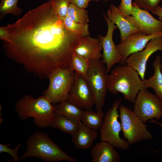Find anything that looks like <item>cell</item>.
I'll use <instances>...</instances> for the list:
<instances>
[{"label":"cell","instance_id":"cell-1","mask_svg":"<svg viewBox=\"0 0 162 162\" xmlns=\"http://www.w3.org/2000/svg\"><path fill=\"white\" fill-rule=\"evenodd\" d=\"M6 26V55L28 71L48 78L55 69L70 68L81 37L66 28L50 0Z\"/></svg>","mask_w":162,"mask_h":162},{"label":"cell","instance_id":"cell-2","mask_svg":"<svg viewBox=\"0 0 162 162\" xmlns=\"http://www.w3.org/2000/svg\"><path fill=\"white\" fill-rule=\"evenodd\" d=\"M146 89L138 73L126 64L116 66L108 75L107 90L114 95L121 93L125 100L133 103L139 92Z\"/></svg>","mask_w":162,"mask_h":162},{"label":"cell","instance_id":"cell-3","mask_svg":"<svg viewBox=\"0 0 162 162\" xmlns=\"http://www.w3.org/2000/svg\"><path fill=\"white\" fill-rule=\"evenodd\" d=\"M15 109L21 120L32 117L35 125L40 128L50 127L55 116L54 105L43 95L34 99L25 94L17 101Z\"/></svg>","mask_w":162,"mask_h":162},{"label":"cell","instance_id":"cell-4","mask_svg":"<svg viewBox=\"0 0 162 162\" xmlns=\"http://www.w3.org/2000/svg\"><path fill=\"white\" fill-rule=\"evenodd\" d=\"M26 149L20 157V160L36 157L45 162L77 161L67 154L49 137L47 134L43 131H37L31 135L26 141Z\"/></svg>","mask_w":162,"mask_h":162},{"label":"cell","instance_id":"cell-5","mask_svg":"<svg viewBox=\"0 0 162 162\" xmlns=\"http://www.w3.org/2000/svg\"><path fill=\"white\" fill-rule=\"evenodd\" d=\"M76 73L70 68H58L49 75V85L42 95L48 98L52 104H56L67 100L74 84Z\"/></svg>","mask_w":162,"mask_h":162},{"label":"cell","instance_id":"cell-6","mask_svg":"<svg viewBox=\"0 0 162 162\" xmlns=\"http://www.w3.org/2000/svg\"><path fill=\"white\" fill-rule=\"evenodd\" d=\"M122 101L121 99L115 100L111 108L104 115V121L100 129V138L101 140L107 142L114 147L118 149L127 150L130 148L127 141L120 136L122 130L118 109Z\"/></svg>","mask_w":162,"mask_h":162},{"label":"cell","instance_id":"cell-7","mask_svg":"<svg viewBox=\"0 0 162 162\" xmlns=\"http://www.w3.org/2000/svg\"><path fill=\"white\" fill-rule=\"evenodd\" d=\"M118 110L124 137L129 144L152 139V135L146 125L133 110L123 104L120 105Z\"/></svg>","mask_w":162,"mask_h":162},{"label":"cell","instance_id":"cell-8","mask_svg":"<svg viewBox=\"0 0 162 162\" xmlns=\"http://www.w3.org/2000/svg\"><path fill=\"white\" fill-rule=\"evenodd\" d=\"M108 75L101 59L90 61L87 81L92 93L97 111L102 110L107 90Z\"/></svg>","mask_w":162,"mask_h":162},{"label":"cell","instance_id":"cell-9","mask_svg":"<svg viewBox=\"0 0 162 162\" xmlns=\"http://www.w3.org/2000/svg\"><path fill=\"white\" fill-rule=\"evenodd\" d=\"M134 104L133 111L145 123L162 117V101L147 89L139 92Z\"/></svg>","mask_w":162,"mask_h":162},{"label":"cell","instance_id":"cell-10","mask_svg":"<svg viewBox=\"0 0 162 162\" xmlns=\"http://www.w3.org/2000/svg\"><path fill=\"white\" fill-rule=\"evenodd\" d=\"M103 16L107 26V33L105 36L99 35L98 38L103 51L102 60L106 65L107 74L115 64L121 63L123 59L113 40V32L117 27L105 14L103 15Z\"/></svg>","mask_w":162,"mask_h":162},{"label":"cell","instance_id":"cell-11","mask_svg":"<svg viewBox=\"0 0 162 162\" xmlns=\"http://www.w3.org/2000/svg\"><path fill=\"white\" fill-rule=\"evenodd\" d=\"M67 100L85 110H91L94 105V97L86 79L76 74L74 81Z\"/></svg>","mask_w":162,"mask_h":162},{"label":"cell","instance_id":"cell-12","mask_svg":"<svg viewBox=\"0 0 162 162\" xmlns=\"http://www.w3.org/2000/svg\"><path fill=\"white\" fill-rule=\"evenodd\" d=\"M158 51L162 52V36L154 38L147 44L145 49L131 54L125 61V64L136 70L142 80L145 78L146 64L150 56Z\"/></svg>","mask_w":162,"mask_h":162},{"label":"cell","instance_id":"cell-13","mask_svg":"<svg viewBox=\"0 0 162 162\" xmlns=\"http://www.w3.org/2000/svg\"><path fill=\"white\" fill-rule=\"evenodd\" d=\"M130 16L134 24L140 31L147 35L162 32V21L154 17L148 11L138 7L134 2Z\"/></svg>","mask_w":162,"mask_h":162},{"label":"cell","instance_id":"cell-14","mask_svg":"<svg viewBox=\"0 0 162 162\" xmlns=\"http://www.w3.org/2000/svg\"><path fill=\"white\" fill-rule=\"evenodd\" d=\"M158 36H162V32L151 35H147L142 32L129 35L123 41L116 45L122 58L121 63L122 64H125L126 60L130 55L142 50L151 40Z\"/></svg>","mask_w":162,"mask_h":162},{"label":"cell","instance_id":"cell-15","mask_svg":"<svg viewBox=\"0 0 162 162\" xmlns=\"http://www.w3.org/2000/svg\"><path fill=\"white\" fill-rule=\"evenodd\" d=\"M107 16L119 29L121 42L123 41L130 34L141 32L134 24L130 15L124 14L113 4H110L107 12Z\"/></svg>","mask_w":162,"mask_h":162},{"label":"cell","instance_id":"cell-16","mask_svg":"<svg viewBox=\"0 0 162 162\" xmlns=\"http://www.w3.org/2000/svg\"><path fill=\"white\" fill-rule=\"evenodd\" d=\"M109 143L101 140L92 146L90 151L92 162H119V153Z\"/></svg>","mask_w":162,"mask_h":162},{"label":"cell","instance_id":"cell-17","mask_svg":"<svg viewBox=\"0 0 162 162\" xmlns=\"http://www.w3.org/2000/svg\"><path fill=\"white\" fill-rule=\"evenodd\" d=\"M102 46L98 39L88 36L81 37L75 52L90 61L100 59Z\"/></svg>","mask_w":162,"mask_h":162},{"label":"cell","instance_id":"cell-18","mask_svg":"<svg viewBox=\"0 0 162 162\" xmlns=\"http://www.w3.org/2000/svg\"><path fill=\"white\" fill-rule=\"evenodd\" d=\"M98 136L96 130L90 129L80 121L79 129L72 135L71 140L77 148L86 150L92 147Z\"/></svg>","mask_w":162,"mask_h":162},{"label":"cell","instance_id":"cell-19","mask_svg":"<svg viewBox=\"0 0 162 162\" xmlns=\"http://www.w3.org/2000/svg\"><path fill=\"white\" fill-rule=\"evenodd\" d=\"M161 57L158 55L153 63L154 75L149 79L142 80L146 88H150L155 94L162 101V71L160 68Z\"/></svg>","mask_w":162,"mask_h":162},{"label":"cell","instance_id":"cell-20","mask_svg":"<svg viewBox=\"0 0 162 162\" xmlns=\"http://www.w3.org/2000/svg\"><path fill=\"white\" fill-rule=\"evenodd\" d=\"M55 116H62L68 118L80 121L83 110L67 100L54 105Z\"/></svg>","mask_w":162,"mask_h":162},{"label":"cell","instance_id":"cell-21","mask_svg":"<svg viewBox=\"0 0 162 162\" xmlns=\"http://www.w3.org/2000/svg\"><path fill=\"white\" fill-rule=\"evenodd\" d=\"M80 121L68 118L62 116H55L50 127L72 136L79 129Z\"/></svg>","mask_w":162,"mask_h":162},{"label":"cell","instance_id":"cell-22","mask_svg":"<svg viewBox=\"0 0 162 162\" xmlns=\"http://www.w3.org/2000/svg\"><path fill=\"white\" fill-rule=\"evenodd\" d=\"M104 115L102 110L95 112L92 110H83L80 121L91 129H100L103 123Z\"/></svg>","mask_w":162,"mask_h":162},{"label":"cell","instance_id":"cell-23","mask_svg":"<svg viewBox=\"0 0 162 162\" xmlns=\"http://www.w3.org/2000/svg\"><path fill=\"white\" fill-rule=\"evenodd\" d=\"M90 61L75 52L72 58L70 68L76 74L87 79Z\"/></svg>","mask_w":162,"mask_h":162},{"label":"cell","instance_id":"cell-24","mask_svg":"<svg viewBox=\"0 0 162 162\" xmlns=\"http://www.w3.org/2000/svg\"><path fill=\"white\" fill-rule=\"evenodd\" d=\"M64 24L68 30L80 37L89 36L88 23L76 22L67 15L62 17Z\"/></svg>","mask_w":162,"mask_h":162},{"label":"cell","instance_id":"cell-25","mask_svg":"<svg viewBox=\"0 0 162 162\" xmlns=\"http://www.w3.org/2000/svg\"><path fill=\"white\" fill-rule=\"evenodd\" d=\"M67 15L77 23H88L89 21L88 11L79 8L71 3L69 5Z\"/></svg>","mask_w":162,"mask_h":162},{"label":"cell","instance_id":"cell-26","mask_svg":"<svg viewBox=\"0 0 162 162\" xmlns=\"http://www.w3.org/2000/svg\"><path fill=\"white\" fill-rule=\"evenodd\" d=\"M18 0H0V19L2 20L8 14L16 16L20 15L22 9L18 7Z\"/></svg>","mask_w":162,"mask_h":162},{"label":"cell","instance_id":"cell-27","mask_svg":"<svg viewBox=\"0 0 162 162\" xmlns=\"http://www.w3.org/2000/svg\"><path fill=\"white\" fill-rule=\"evenodd\" d=\"M54 10L61 17L67 15L69 5L70 3V0H50Z\"/></svg>","mask_w":162,"mask_h":162},{"label":"cell","instance_id":"cell-28","mask_svg":"<svg viewBox=\"0 0 162 162\" xmlns=\"http://www.w3.org/2000/svg\"><path fill=\"white\" fill-rule=\"evenodd\" d=\"M11 145V144L10 143L5 144H0V153L2 152L7 153L12 157L14 162H19L20 159V157L17 155L18 152L22 144L20 143L18 144L14 149L9 148Z\"/></svg>","mask_w":162,"mask_h":162},{"label":"cell","instance_id":"cell-29","mask_svg":"<svg viewBox=\"0 0 162 162\" xmlns=\"http://www.w3.org/2000/svg\"><path fill=\"white\" fill-rule=\"evenodd\" d=\"M161 0H134V2L139 8L151 11L159 4Z\"/></svg>","mask_w":162,"mask_h":162},{"label":"cell","instance_id":"cell-30","mask_svg":"<svg viewBox=\"0 0 162 162\" xmlns=\"http://www.w3.org/2000/svg\"><path fill=\"white\" fill-rule=\"evenodd\" d=\"M132 0H121L118 8L122 13L127 15H131L132 8Z\"/></svg>","mask_w":162,"mask_h":162},{"label":"cell","instance_id":"cell-31","mask_svg":"<svg viewBox=\"0 0 162 162\" xmlns=\"http://www.w3.org/2000/svg\"><path fill=\"white\" fill-rule=\"evenodd\" d=\"M0 38L5 42H8L10 40L9 33L6 26L0 27Z\"/></svg>","mask_w":162,"mask_h":162},{"label":"cell","instance_id":"cell-32","mask_svg":"<svg viewBox=\"0 0 162 162\" xmlns=\"http://www.w3.org/2000/svg\"><path fill=\"white\" fill-rule=\"evenodd\" d=\"M71 3L76 7L85 9L88 5L89 0H70Z\"/></svg>","mask_w":162,"mask_h":162},{"label":"cell","instance_id":"cell-33","mask_svg":"<svg viewBox=\"0 0 162 162\" xmlns=\"http://www.w3.org/2000/svg\"><path fill=\"white\" fill-rule=\"evenodd\" d=\"M152 13L159 16L162 21V7L159 4L151 11Z\"/></svg>","mask_w":162,"mask_h":162},{"label":"cell","instance_id":"cell-34","mask_svg":"<svg viewBox=\"0 0 162 162\" xmlns=\"http://www.w3.org/2000/svg\"><path fill=\"white\" fill-rule=\"evenodd\" d=\"M148 122H150L154 123H155V124H158V125H159L160 126V128L162 129V123H160V122L157 121L156 120H153V119H152V120H151L149 121H148ZM162 148L161 149L159 150L158 151H159L160 150H162Z\"/></svg>","mask_w":162,"mask_h":162},{"label":"cell","instance_id":"cell-35","mask_svg":"<svg viewBox=\"0 0 162 162\" xmlns=\"http://www.w3.org/2000/svg\"><path fill=\"white\" fill-rule=\"evenodd\" d=\"M160 68H161V70L162 71V62L161 63V64H160Z\"/></svg>","mask_w":162,"mask_h":162},{"label":"cell","instance_id":"cell-36","mask_svg":"<svg viewBox=\"0 0 162 162\" xmlns=\"http://www.w3.org/2000/svg\"><path fill=\"white\" fill-rule=\"evenodd\" d=\"M92 0H89V1H92ZM104 0L105 1H108L109 0Z\"/></svg>","mask_w":162,"mask_h":162}]
</instances>
